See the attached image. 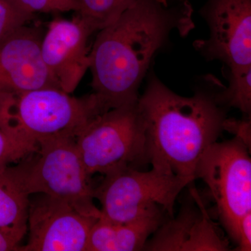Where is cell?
I'll return each mask as SVG.
<instances>
[{
  "label": "cell",
  "instance_id": "6da1fadb",
  "mask_svg": "<svg viewBox=\"0 0 251 251\" xmlns=\"http://www.w3.org/2000/svg\"><path fill=\"white\" fill-rule=\"evenodd\" d=\"M194 27L190 0H135L98 31L90 49L95 96L103 111L133 105L156 54L173 33L187 35Z\"/></svg>",
  "mask_w": 251,
  "mask_h": 251
},
{
  "label": "cell",
  "instance_id": "7a4b0ae2",
  "mask_svg": "<svg viewBox=\"0 0 251 251\" xmlns=\"http://www.w3.org/2000/svg\"><path fill=\"white\" fill-rule=\"evenodd\" d=\"M217 79L191 97L178 95L151 73L138 107L145 126L148 163L193 182L202 155L224 130L226 108L220 103Z\"/></svg>",
  "mask_w": 251,
  "mask_h": 251
},
{
  "label": "cell",
  "instance_id": "3957f363",
  "mask_svg": "<svg viewBox=\"0 0 251 251\" xmlns=\"http://www.w3.org/2000/svg\"><path fill=\"white\" fill-rule=\"evenodd\" d=\"M103 112L93 94L77 98L59 87L0 97V123L37 146L55 138L75 139L94 117Z\"/></svg>",
  "mask_w": 251,
  "mask_h": 251
},
{
  "label": "cell",
  "instance_id": "277c9868",
  "mask_svg": "<svg viewBox=\"0 0 251 251\" xmlns=\"http://www.w3.org/2000/svg\"><path fill=\"white\" fill-rule=\"evenodd\" d=\"M75 140L59 138L41 142L35 159L7 167L6 171L27 196L46 195L67 202L85 215L99 219L100 209L94 203V188Z\"/></svg>",
  "mask_w": 251,
  "mask_h": 251
},
{
  "label": "cell",
  "instance_id": "5b68a950",
  "mask_svg": "<svg viewBox=\"0 0 251 251\" xmlns=\"http://www.w3.org/2000/svg\"><path fill=\"white\" fill-rule=\"evenodd\" d=\"M75 142L90 176L148 163L145 126L138 102L94 117Z\"/></svg>",
  "mask_w": 251,
  "mask_h": 251
},
{
  "label": "cell",
  "instance_id": "8992f818",
  "mask_svg": "<svg viewBox=\"0 0 251 251\" xmlns=\"http://www.w3.org/2000/svg\"><path fill=\"white\" fill-rule=\"evenodd\" d=\"M190 184L188 179L155 168L141 171L125 167L104 175L94 188V198L101 206L100 217L114 224L130 222L157 206L173 217L176 198Z\"/></svg>",
  "mask_w": 251,
  "mask_h": 251
},
{
  "label": "cell",
  "instance_id": "52a82bcc",
  "mask_svg": "<svg viewBox=\"0 0 251 251\" xmlns=\"http://www.w3.org/2000/svg\"><path fill=\"white\" fill-rule=\"evenodd\" d=\"M250 150L237 138L216 142L202 155L196 171V179H202L209 188L229 234L251 212Z\"/></svg>",
  "mask_w": 251,
  "mask_h": 251
},
{
  "label": "cell",
  "instance_id": "ba28073f",
  "mask_svg": "<svg viewBox=\"0 0 251 251\" xmlns=\"http://www.w3.org/2000/svg\"><path fill=\"white\" fill-rule=\"evenodd\" d=\"M201 14L209 37L196 41L198 52L229 70L251 67V0H207Z\"/></svg>",
  "mask_w": 251,
  "mask_h": 251
},
{
  "label": "cell",
  "instance_id": "9c48e42d",
  "mask_svg": "<svg viewBox=\"0 0 251 251\" xmlns=\"http://www.w3.org/2000/svg\"><path fill=\"white\" fill-rule=\"evenodd\" d=\"M98 219L41 194L29 202V239L18 251H86L91 229Z\"/></svg>",
  "mask_w": 251,
  "mask_h": 251
},
{
  "label": "cell",
  "instance_id": "30bf717a",
  "mask_svg": "<svg viewBox=\"0 0 251 251\" xmlns=\"http://www.w3.org/2000/svg\"><path fill=\"white\" fill-rule=\"evenodd\" d=\"M94 31L77 16L49 23L41 44V58L59 87L71 94L90 69L89 39Z\"/></svg>",
  "mask_w": 251,
  "mask_h": 251
},
{
  "label": "cell",
  "instance_id": "8fae6325",
  "mask_svg": "<svg viewBox=\"0 0 251 251\" xmlns=\"http://www.w3.org/2000/svg\"><path fill=\"white\" fill-rule=\"evenodd\" d=\"M40 29L27 25L0 44V97L59 87L41 58Z\"/></svg>",
  "mask_w": 251,
  "mask_h": 251
},
{
  "label": "cell",
  "instance_id": "7c38bea8",
  "mask_svg": "<svg viewBox=\"0 0 251 251\" xmlns=\"http://www.w3.org/2000/svg\"><path fill=\"white\" fill-rule=\"evenodd\" d=\"M193 201L183 204L176 218L159 226L145 244L144 251H226V242L211 221L197 191L191 190Z\"/></svg>",
  "mask_w": 251,
  "mask_h": 251
},
{
  "label": "cell",
  "instance_id": "4fadbf2b",
  "mask_svg": "<svg viewBox=\"0 0 251 251\" xmlns=\"http://www.w3.org/2000/svg\"><path fill=\"white\" fill-rule=\"evenodd\" d=\"M163 211L157 206L138 219L122 224L99 218L91 229L86 251L143 250L148 239L163 224Z\"/></svg>",
  "mask_w": 251,
  "mask_h": 251
},
{
  "label": "cell",
  "instance_id": "5bb4252c",
  "mask_svg": "<svg viewBox=\"0 0 251 251\" xmlns=\"http://www.w3.org/2000/svg\"><path fill=\"white\" fill-rule=\"evenodd\" d=\"M6 169L0 171V230L21 243L27 230L29 196Z\"/></svg>",
  "mask_w": 251,
  "mask_h": 251
},
{
  "label": "cell",
  "instance_id": "9a60e30c",
  "mask_svg": "<svg viewBox=\"0 0 251 251\" xmlns=\"http://www.w3.org/2000/svg\"><path fill=\"white\" fill-rule=\"evenodd\" d=\"M228 86L223 85L218 91L220 103L225 108L239 109L251 117V67L240 69H226Z\"/></svg>",
  "mask_w": 251,
  "mask_h": 251
},
{
  "label": "cell",
  "instance_id": "2e32d148",
  "mask_svg": "<svg viewBox=\"0 0 251 251\" xmlns=\"http://www.w3.org/2000/svg\"><path fill=\"white\" fill-rule=\"evenodd\" d=\"M78 1V16L96 32L113 22L135 0Z\"/></svg>",
  "mask_w": 251,
  "mask_h": 251
},
{
  "label": "cell",
  "instance_id": "e0dca14e",
  "mask_svg": "<svg viewBox=\"0 0 251 251\" xmlns=\"http://www.w3.org/2000/svg\"><path fill=\"white\" fill-rule=\"evenodd\" d=\"M39 147L21 139L0 123V171L25 157L36 153Z\"/></svg>",
  "mask_w": 251,
  "mask_h": 251
},
{
  "label": "cell",
  "instance_id": "ac0fdd59",
  "mask_svg": "<svg viewBox=\"0 0 251 251\" xmlns=\"http://www.w3.org/2000/svg\"><path fill=\"white\" fill-rule=\"evenodd\" d=\"M34 15L22 9L15 0H0V44L26 25Z\"/></svg>",
  "mask_w": 251,
  "mask_h": 251
},
{
  "label": "cell",
  "instance_id": "d6986e66",
  "mask_svg": "<svg viewBox=\"0 0 251 251\" xmlns=\"http://www.w3.org/2000/svg\"><path fill=\"white\" fill-rule=\"evenodd\" d=\"M22 9L34 13L68 12L79 11L78 0H15Z\"/></svg>",
  "mask_w": 251,
  "mask_h": 251
},
{
  "label": "cell",
  "instance_id": "ffe728a7",
  "mask_svg": "<svg viewBox=\"0 0 251 251\" xmlns=\"http://www.w3.org/2000/svg\"><path fill=\"white\" fill-rule=\"evenodd\" d=\"M229 235L237 244L236 250H251V212L243 216Z\"/></svg>",
  "mask_w": 251,
  "mask_h": 251
},
{
  "label": "cell",
  "instance_id": "44dd1931",
  "mask_svg": "<svg viewBox=\"0 0 251 251\" xmlns=\"http://www.w3.org/2000/svg\"><path fill=\"white\" fill-rule=\"evenodd\" d=\"M251 119L247 120H236L226 119L224 123V130L235 135L234 138L240 140L251 149Z\"/></svg>",
  "mask_w": 251,
  "mask_h": 251
},
{
  "label": "cell",
  "instance_id": "7402d4cb",
  "mask_svg": "<svg viewBox=\"0 0 251 251\" xmlns=\"http://www.w3.org/2000/svg\"><path fill=\"white\" fill-rule=\"evenodd\" d=\"M20 242L0 230V251H18Z\"/></svg>",
  "mask_w": 251,
  "mask_h": 251
}]
</instances>
